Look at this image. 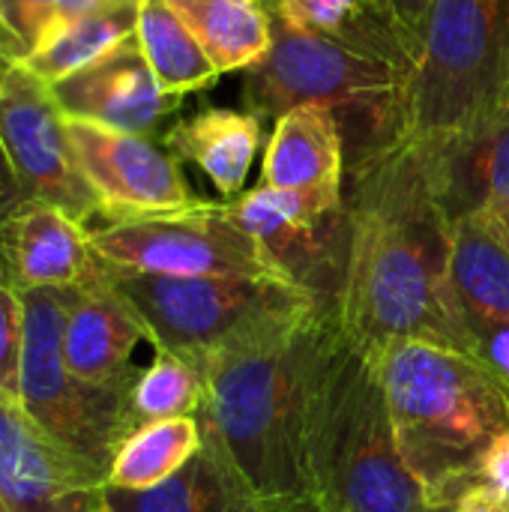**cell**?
I'll return each mask as SVG.
<instances>
[{
	"label": "cell",
	"instance_id": "obj_15",
	"mask_svg": "<svg viewBox=\"0 0 509 512\" xmlns=\"http://www.w3.org/2000/svg\"><path fill=\"white\" fill-rule=\"evenodd\" d=\"M105 273L90 228L45 201L21 204L0 225V282L18 294L75 288Z\"/></svg>",
	"mask_w": 509,
	"mask_h": 512
},
{
	"label": "cell",
	"instance_id": "obj_26",
	"mask_svg": "<svg viewBox=\"0 0 509 512\" xmlns=\"http://www.w3.org/2000/svg\"><path fill=\"white\" fill-rule=\"evenodd\" d=\"M204 402L207 381L201 366L165 348H156L150 366L138 372L129 390V405L138 426L174 417H198Z\"/></svg>",
	"mask_w": 509,
	"mask_h": 512
},
{
	"label": "cell",
	"instance_id": "obj_14",
	"mask_svg": "<svg viewBox=\"0 0 509 512\" xmlns=\"http://www.w3.org/2000/svg\"><path fill=\"white\" fill-rule=\"evenodd\" d=\"M51 93L69 120L147 138H153L183 102L159 87L135 36L51 84Z\"/></svg>",
	"mask_w": 509,
	"mask_h": 512
},
{
	"label": "cell",
	"instance_id": "obj_21",
	"mask_svg": "<svg viewBox=\"0 0 509 512\" xmlns=\"http://www.w3.org/2000/svg\"><path fill=\"white\" fill-rule=\"evenodd\" d=\"M201 450L165 483L147 492L105 489L114 512H270L204 426Z\"/></svg>",
	"mask_w": 509,
	"mask_h": 512
},
{
	"label": "cell",
	"instance_id": "obj_37",
	"mask_svg": "<svg viewBox=\"0 0 509 512\" xmlns=\"http://www.w3.org/2000/svg\"><path fill=\"white\" fill-rule=\"evenodd\" d=\"M96 512H114V510H111V507H108V504L102 501V507H99V510H96Z\"/></svg>",
	"mask_w": 509,
	"mask_h": 512
},
{
	"label": "cell",
	"instance_id": "obj_34",
	"mask_svg": "<svg viewBox=\"0 0 509 512\" xmlns=\"http://www.w3.org/2000/svg\"><path fill=\"white\" fill-rule=\"evenodd\" d=\"M276 512H339L336 507H330V504H324L321 498H306V501H297V504H291V507H285V510H276Z\"/></svg>",
	"mask_w": 509,
	"mask_h": 512
},
{
	"label": "cell",
	"instance_id": "obj_40",
	"mask_svg": "<svg viewBox=\"0 0 509 512\" xmlns=\"http://www.w3.org/2000/svg\"><path fill=\"white\" fill-rule=\"evenodd\" d=\"M0 512H3V507H0Z\"/></svg>",
	"mask_w": 509,
	"mask_h": 512
},
{
	"label": "cell",
	"instance_id": "obj_4",
	"mask_svg": "<svg viewBox=\"0 0 509 512\" xmlns=\"http://www.w3.org/2000/svg\"><path fill=\"white\" fill-rule=\"evenodd\" d=\"M509 102V0H435L402 90L369 138L438 141Z\"/></svg>",
	"mask_w": 509,
	"mask_h": 512
},
{
	"label": "cell",
	"instance_id": "obj_8",
	"mask_svg": "<svg viewBox=\"0 0 509 512\" xmlns=\"http://www.w3.org/2000/svg\"><path fill=\"white\" fill-rule=\"evenodd\" d=\"M405 69L387 54L345 36L309 33L273 15L267 57L243 75L240 99L258 120L303 108H360L369 126L396 102Z\"/></svg>",
	"mask_w": 509,
	"mask_h": 512
},
{
	"label": "cell",
	"instance_id": "obj_19",
	"mask_svg": "<svg viewBox=\"0 0 509 512\" xmlns=\"http://www.w3.org/2000/svg\"><path fill=\"white\" fill-rule=\"evenodd\" d=\"M345 135L327 105L282 114L261 159V186L291 192H345Z\"/></svg>",
	"mask_w": 509,
	"mask_h": 512
},
{
	"label": "cell",
	"instance_id": "obj_22",
	"mask_svg": "<svg viewBox=\"0 0 509 512\" xmlns=\"http://www.w3.org/2000/svg\"><path fill=\"white\" fill-rule=\"evenodd\" d=\"M201 42L219 75L255 69L273 45L267 0H165Z\"/></svg>",
	"mask_w": 509,
	"mask_h": 512
},
{
	"label": "cell",
	"instance_id": "obj_10",
	"mask_svg": "<svg viewBox=\"0 0 509 512\" xmlns=\"http://www.w3.org/2000/svg\"><path fill=\"white\" fill-rule=\"evenodd\" d=\"M225 207L288 282L336 306L348 246L345 192H291L258 183Z\"/></svg>",
	"mask_w": 509,
	"mask_h": 512
},
{
	"label": "cell",
	"instance_id": "obj_6",
	"mask_svg": "<svg viewBox=\"0 0 509 512\" xmlns=\"http://www.w3.org/2000/svg\"><path fill=\"white\" fill-rule=\"evenodd\" d=\"M114 288L141 315L153 348L192 363L204 354L330 306L285 279L144 276L111 267Z\"/></svg>",
	"mask_w": 509,
	"mask_h": 512
},
{
	"label": "cell",
	"instance_id": "obj_16",
	"mask_svg": "<svg viewBox=\"0 0 509 512\" xmlns=\"http://www.w3.org/2000/svg\"><path fill=\"white\" fill-rule=\"evenodd\" d=\"M420 150L450 222L509 201V102L471 129L426 141Z\"/></svg>",
	"mask_w": 509,
	"mask_h": 512
},
{
	"label": "cell",
	"instance_id": "obj_12",
	"mask_svg": "<svg viewBox=\"0 0 509 512\" xmlns=\"http://www.w3.org/2000/svg\"><path fill=\"white\" fill-rule=\"evenodd\" d=\"M69 138L105 222L174 213L201 201L180 159L147 135L69 120Z\"/></svg>",
	"mask_w": 509,
	"mask_h": 512
},
{
	"label": "cell",
	"instance_id": "obj_30",
	"mask_svg": "<svg viewBox=\"0 0 509 512\" xmlns=\"http://www.w3.org/2000/svg\"><path fill=\"white\" fill-rule=\"evenodd\" d=\"M477 480L489 489H495L498 495L509 498V429L501 432L489 447L486 453L480 456V465H477Z\"/></svg>",
	"mask_w": 509,
	"mask_h": 512
},
{
	"label": "cell",
	"instance_id": "obj_20",
	"mask_svg": "<svg viewBox=\"0 0 509 512\" xmlns=\"http://www.w3.org/2000/svg\"><path fill=\"white\" fill-rule=\"evenodd\" d=\"M261 138V120L252 111L225 105H204L162 132V144L180 162H192L228 201L243 192Z\"/></svg>",
	"mask_w": 509,
	"mask_h": 512
},
{
	"label": "cell",
	"instance_id": "obj_17",
	"mask_svg": "<svg viewBox=\"0 0 509 512\" xmlns=\"http://www.w3.org/2000/svg\"><path fill=\"white\" fill-rule=\"evenodd\" d=\"M150 339L135 306L114 288L111 267L105 276L75 285L63 324L66 366L87 384H135L132 354Z\"/></svg>",
	"mask_w": 509,
	"mask_h": 512
},
{
	"label": "cell",
	"instance_id": "obj_9",
	"mask_svg": "<svg viewBox=\"0 0 509 512\" xmlns=\"http://www.w3.org/2000/svg\"><path fill=\"white\" fill-rule=\"evenodd\" d=\"M90 243L108 267L123 273L285 279L267 252L231 219L225 201L201 198L186 210L105 222L90 228Z\"/></svg>",
	"mask_w": 509,
	"mask_h": 512
},
{
	"label": "cell",
	"instance_id": "obj_31",
	"mask_svg": "<svg viewBox=\"0 0 509 512\" xmlns=\"http://www.w3.org/2000/svg\"><path fill=\"white\" fill-rule=\"evenodd\" d=\"M27 201L30 198H27V192H24V186H21L15 168H12V162H9V156H6V150L0 144V225Z\"/></svg>",
	"mask_w": 509,
	"mask_h": 512
},
{
	"label": "cell",
	"instance_id": "obj_32",
	"mask_svg": "<svg viewBox=\"0 0 509 512\" xmlns=\"http://www.w3.org/2000/svg\"><path fill=\"white\" fill-rule=\"evenodd\" d=\"M456 512H509V498L477 483L456 501Z\"/></svg>",
	"mask_w": 509,
	"mask_h": 512
},
{
	"label": "cell",
	"instance_id": "obj_13",
	"mask_svg": "<svg viewBox=\"0 0 509 512\" xmlns=\"http://www.w3.org/2000/svg\"><path fill=\"white\" fill-rule=\"evenodd\" d=\"M105 474L48 438L18 402L0 396V507L3 512H96Z\"/></svg>",
	"mask_w": 509,
	"mask_h": 512
},
{
	"label": "cell",
	"instance_id": "obj_24",
	"mask_svg": "<svg viewBox=\"0 0 509 512\" xmlns=\"http://www.w3.org/2000/svg\"><path fill=\"white\" fill-rule=\"evenodd\" d=\"M204 444L198 417H174L141 423L117 447L105 489L117 492H147L171 480Z\"/></svg>",
	"mask_w": 509,
	"mask_h": 512
},
{
	"label": "cell",
	"instance_id": "obj_2",
	"mask_svg": "<svg viewBox=\"0 0 509 512\" xmlns=\"http://www.w3.org/2000/svg\"><path fill=\"white\" fill-rule=\"evenodd\" d=\"M336 333V309L321 306L195 360L207 381L198 420L270 512L315 498L309 426Z\"/></svg>",
	"mask_w": 509,
	"mask_h": 512
},
{
	"label": "cell",
	"instance_id": "obj_27",
	"mask_svg": "<svg viewBox=\"0 0 509 512\" xmlns=\"http://www.w3.org/2000/svg\"><path fill=\"white\" fill-rule=\"evenodd\" d=\"M117 0H0V60L27 63L78 18Z\"/></svg>",
	"mask_w": 509,
	"mask_h": 512
},
{
	"label": "cell",
	"instance_id": "obj_36",
	"mask_svg": "<svg viewBox=\"0 0 509 512\" xmlns=\"http://www.w3.org/2000/svg\"><path fill=\"white\" fill-rule=\"evenodd\" d=\"M429 512H456V507H432Z\"/></svg>",
	"mask_w": 509,
	"mask_h": 512
},
{
	"label": "cell",
	"instance_id": "obj_38",
	"mask_svg": "<svg viewBox=\"0 0 509 512\" xmlns=\"http://www.w3.org/2000/svg\"><path fill=\"white\" fill-rule=\"evenodd\" d=\"M375 3H378V6H381V9H384V3H381V0H375ZM384 12H387V9H384Z\"/></svg>",
	"mask_w": 509,
	"mask_h": 512
},
{
	"label": "cell",
	"instance_id": "obj_18",
	"mask_svg": "<svg viewBox=\"0 0 509 512\" xmlns=\"http://www.w3.org/2000/svg\"><path fill=\"white\" fill-rule=\"evenodd\" d=\"M450 285L465 327L480 348L509 330V237L489 213L453 222Z\"/></svg>",
	"mask_w": 509,
	"mask_h": 512
},
{
	"label": "cell",
	"instance_id": "obj_7",
	"mask_svg": "<svg viewBox=\"0 0 509 512\" xmlns=\"http://www.w3.org/2000/svg\"><path fill=\"white\" fill-rule=\"evenodd\" d=\"M72 291L39 288L21 294L24 357L18 405L48 438L108 477L117 447L138 429L129 405L132 384H87L66 366L63 324Z\"/></svg>",
	"mask_w": 509,
	"mask_h": 512
},
{
	"label": "cell",
	"instance_id": "obj_11",
	"mask_svg": "<svg viewBox=\"0 0 509 512\" xmlns=\"http://www.w3.org/2000/svg\"><path fill=\"white\" fill-rule=\"evenodd\" d=\"M0 144L30 201H45L75 222L102 216L51 87L24 63L0 60Z\"/></svg>",
	"mask_w": 509,
	"mask_h": 512
},
{
	"label": "cell",
	"instance_id": "obj_23",
	"mask_svg": "<svg viewBox=\"0 0 509 512\" xmlns=\"http://www.w3.org/2000/svg\"><path fill=\"white\" fill-rule=\"evenodd\" d=\"M135 39L159 87L174 99L201 93L222 78L201 42L165 0H141Z\"/></svg>",
	"mask_w": 509,
	"mask_h": 512
},
{
	"label": "cell",
	"instance_id": "obj_35",
	"mask_svg": "<svg viewBox=\"0 0 509 512\" xmlns=\"http://www.w3.org/2000/svg\"><path fill=\"white\" fill-rule=\"evenodd\" d=\"M489 216L501 225V231L509 237V201L507 204H501V207H495V210H489Z\"/></svg>",
	"mask_w": 509,
	"mask_h": 512
},
{
	"label": "cell",
	"instance_id": "obj_3",
	"mask_svg": "<svg viewBox=\"0 0 509 512\" xmlns=\"http://www.w3.org/2000/svg\"><path fill=\"white\" fill-rule=\"evenodd\" d=\"M366 354L405 468L429 507H456L480 483L486 447L509 429V384L486 360L432 342L402 339Z\"/></svg>",
	"mask_w": 509,
	"mask_h": 512
},
{
	"label": "cell",
	"instance_id": "obj_28",
	"mask_svg": "<svg viewBox=\"0 0 509 512\" xmlns=\"http://www.w3.org/2000/svg\"><path fill=\"white\" fill-rule=\"evenodd\" d=\"M24 357V300L0 282V396L18 402Z\"/></svg>",
	"mask_w": 509,
	"mask_h": 512
},
{
	"label": "cell",
	"instance_id": "obj_1",
	"mask_svg": "<svg viewBox=\"0 0 509 512\" xmlns=\"http://www.w3.org/2000/svg\"><path fill=\"white\" fill-rule=\"evenodd\" d=\"M348 246L336 321L363 351L432 342L486 360L450 285V234L420 144L372 138L348 165Z\"/></svg>",
	"mask_w": 509,
	"mask_h": 512
},
{
	"label": "cell",
	"instance_id": "obj_39",
	"mask_svg": "<svg viewBox=\"0 0 509 512\" xmlns=\"http://www.w3.org/2000/svg\"><path fill=\"white\" fill-rule=\"evenodd\" d=\"M267 3H270V0H267ZM270 9H273V6H270Z\"/></svg>",
	"mask_w": 509,
	"mask_h": 512
},
{
	"label": "cell",
	"instance_id": "obj_5",
	"mask_svg": "<svg viewBox=\"0 0 509 512\" xmlns=\"http://www.w3.org/2000/svg\"><path fill=\"white\" fill-rule=\"evenodd\" d=\"M315 498L339 512H429L405 468L375 366L339 327L327 354L309 426Z\"/></svg>",
	"mask_w": 509,
	"mask_h": 512
},
{
	"label": "cell",
	"instance_id": "obj_29",
	"mask_svg": "<svg viewBox=\"0 0 509 512\" xmlns=\"http://www.w3.org/2000/svg\"><path fill=\"white\" fill-rule=\"evenodd\" d=\"M381 3H384L387 18H390L396 36H399L408 60H411V51L417 45V36H420L423 21H426V15H429V9H432L435 0H381Z\"/></svg>",
	"mask_w": 509,
	"mask_h": 512
},
{
	"label": "cell",
	"instance_id": "obj_33",
	"mask_svg": "<svg viewBox=\"0 0 509 512\" xmlns=\"http://www.w3.org/2000/svg\"><path fill=\"white\" fill-rule=\"evenodd\" d=\"M483 354H486V363L504 378L509 384V330L507 333H498L492 336L486 345H483Z\"/></svg>",
	"mask_w": 509,
	"mask_h": 512
},
{
	"label": "cell",
	"instance_id": "obj_25",
	"mask_svg": "<svg viewBox=\"0 0 509 512\" xmlns=\"http://www.w3.org/2000/svg\"><path fill=\"white\" fill-rule=\"evenodd\" d=\"M138 9H141V0L108 3V6L78 18L75 24H69L54 42H48L42 51H36L24 66L51 87L60 78L99 60L120 42L132 39L138 30Z\"/></svg>",
	"mask_w": 509,
	"mask_h": 512
}]
</instances>
